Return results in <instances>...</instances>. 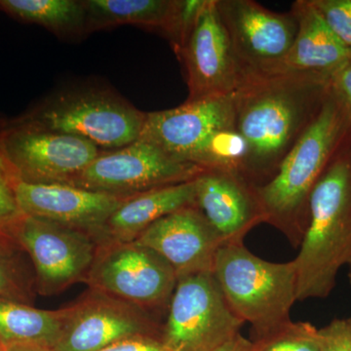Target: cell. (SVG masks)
Returning a JSON list of instances; mask_svg holds the SVG:
<instances>
[{"mask_svg": "<svg viewBox=\"0 0 351 351\" xmlns=\"http://www.w3.org/2000/svg\"><path fill=\"white\" fill-rule=\"evenodd\" d=\"M332 34L351 51V0H311Z\"/></svg>", "mask_w": 351, "mask_h": 351, "instance_id": "4316f807", "label": "cell"}, {"mask_svg": "<svg viewBox=\"0 0 351 351\" xmlns=\"http://www.w3.org/2000/svg\"><path fill=\"white\" fill-rule=\"evenodd\" d=\"M331 89L341 101L351 125V61L332 73Z\"/></svg>", "mask_w": 351, "mask_h": 351, "instance_id": "f546056e", "label": "cell"}, {"mask_svg": "<svg viewBox=\"0 0 351 351\" xmlns=\"http://www.w3.org/2000/svg\"><path fill=\"white\" fill-rule=\"evenodd\" d=\"M0 351H3V346L0 345Z\"/></svg>", "mask_w": 351, "mask_h": 351, "instance_id": "836d02e7", "label": "cell"}, {"mask_svg": "<svg viewBox=\"0 0 351 351\" xmlns=\"http://www.w3.org/2000/svg\"><path fill=\"white\" fill-rule=\"evenodd\" d=\"M4 121L0 120V232L9 233L11 226L23 213L16 197V186L19 180L7 160L1 143Z\"/></svg>", "mask_w": 351, "mask_h": 351, "instance_id": "484cf974", "label": "cell"}, {"mask_svg": "<svg viewBox=\"0 0 351 351\" xmlns=\"http://www.w3.org/2000/svg\"><path fill=\"white\" fill-rule=\"evenodd\" d=\"M350 61H351V57H350Z\"/></svg>", "mask_w": 351, "mask_h": 351, "instance_id": "d590c367", "label": "cell"}, {"mask_svg": "<svg viewBox=\"0 0 351 351\" xmlns=\"http://www.w3.org/2000/svg\"><path fill=\"white\" fill-rule=\"evenodd\" d=\"M350 322H351V317H350Z\"/></svg>", "mask_w": 351, "mask_h": 351, "instance_id": "e575fe53", "label": "cell"}, {"mask_svg": "<svg viewBox=\"0 0 351 351\" xmlns=\"http://www.w3.org/2000/svg\"><path fill=\"white\" fill-rule=\"evenodd\" d=\"M68 309L44 311L13 300L0 299V345H39L54 348Z\"/></svg>", "mask_w": 351, "mask_h": 351, "instance_id": "44dd1931", "label": "cell"}, {"mask_svg": "<svg viewBox=\"0 0 351 351\" xmlns=\"http://www.w3.org/2000/svg\"><path fill=\"white\" fill-rule=\"evenodd\" d=\"M348 277H350V284H351V258L350 260V262H348Z\"/></svg>", "mask_w": 351, "mask_h": 351, "instance_id": "d6a6232c", "label": "cell"}, {"mask_svg": "<svg viewBox=\"0 0 351 351\" xmlns=\"http://www.w3.org/2000/svg\"><path fill=\"white\" fill-rule=\"evenodd\" d=\"M161 339L173 351H215L240 334L213 272L178 278Z\"/></svg>", "mask_w": 351, "mask_h": 351, "instance_id": "8992f818", "label": "cell"}, {"mask_svg": "<svg viewBox=\"0 0 351 351\" xmlns=\"http://www.w3.org/2000/svg\"><path fill=\"white\" fill-rule=\"evenodd\" d=\"M217 8L245 75L276 71L297 36L292 9L277 13L253 0H217Z\"/></svg>", "mask_w": 351, "mask_h": 351, "instance_id": "8fae6325", "label": "cell"}, {"mask_svg": "<svg viewBox=\"0 0 351 351\" xmlns=\"http://www.w3.org/2000/svg\"><path fill=\"white\" fill-rule=\"evenodd\" d=\"M16 197L23 214L92 233L97 239L125 200L73 184L23 182L16 186Z\"/></svg>", "mask_w": 351, "mask_h": 351, "instance_id": "e0dca14e", "label": "cell"}, {"mask_svg": "<svg viewBox=\"0 0 351 351\" xmlns=\"http://www.w3.org/2000/svg\"><path fill=\"white\" fill-rule=\"evenodd\" d=\"M9 234L32 261L36 291L43 295L86 282L100 244L92 233L24 214Z\"/></svg>", "mask_w": 351, "mask_h": 351, "instance_id": "9c48e42d", "label": "cell"}, {"mask_svg": "<svg viewBox=\"0 0 351 351\" xmlns=\"http://www.w3.org/2000/svg\"><path fill=\"white\" fill-rule=\"evenodd\" d=\"M88 34L123 25L161 32L169 38L179 0H83Z\"/></svg>", "mask_w": 351, "mask_h": 351, "instance_id": "ffe728a7", "label": "cell"}, {"mask_svg": "<svg viewBox=\"0 0 351 351\" xmlns=\"http://www.w3.org/2000/svg\"><path fill=\"white\" fill-rule=\"evenodd\" d=\"M0 10L19 22L41 25L61 38L88 34L83 0H0Z\"/></svg>", "mask_w": 351, "mask_h": 351, "instance_id": "7402d4cb", "label": "cell"}, {"mask_svg": "<svg viewBox=\"0 0 351 351\" xmlns=\"http://www.w3.org/2000/svg\"><path fill=\"white\" fill-rule=\"evenodd\" d=\"M291 9L298 20L297 36L274 73L332 75L350 61L351 51L332 34L311 0H298Z\"/></svg>", "mask_w": 351, "mask_h": 351, "instance_id": "ac0fdd59", "label": "cell"}, {"mask_svg": "<svg viewBox=\"0 0 351 351\" xmlns=\"http://www.w3.org/2000/svg\"><path fill=\"white\" fill-rule=\"evenodd\" d=\"M331 75L246 73L232 94L234 124L248 145L243 177L254 186L269 182L319 112Z\"/></svg>", "mask_w": 351, "mask_h": 351, "instance_id": "6da1fadb", "label": "cell"}, {"mask_svg": "<svg viewBox=\"0 0 351 351\" xmlns=\"http://www.w3.org/2000/svg\"><path fill=\"white\" fill-rule=\"evenodd\" d=\"M134 241L167 261L178 278L213 272L223 239L196 206L178 210L147 228Z\"/></svg>", "mask_w": 351, "mask_h": 351, "instance_id": "5bb4252c", "label": "cell"}, {"mask_svg": "<svg viewBox=\"0 0 351 351\" xmlns=\"http://www.w3.org/2000/svg\"><path fill=\"white\" fill-rule=\"evenodd\" d=\"M215 351H256V343L255 341L245 338L240 332Z\"/></svg>", "mask_w": 351, "mask_h": 351, "instance_id": "4dcf8cb0", "label": "cell"}, {"mask_svg": "<svg viewBox=\"0 0 351 351\" xmlns=\"http://www.w3.org/2000/svg\"><path fill=\"white\" fill-rule=\"evenodd\" d=\"M235 126L232 95L186 101L179 107L147 112L141 140L189 161L213 132Z\"/></svg>", "mask_w": 351, "mask_h": 351, "instance_id": "2e32d148", "label": "cell"}, {"mask_svg": "<svg viewBox=\"0 0 351 351\" xmlns=\"http://www.w3.org/2000/svg\"><path fill=\"white\" fill-rule=\"evenodd\" d=\"M3 351H54L52 348L39 345H13L3 346Z\"/></svg>", "mask_w": 351, "mask_h": 351, "instance_id": "1f68e13d", "label": "cell"}, {"mask_svg": "<svg viewBox=\"0 0 351 351\" xmlns=\"http://www.w3.org/2000/svg\"><path fill=\"white\" fill-rule=\"evenodd\" d=\"M54 351H100L132 337H160L149 311L112 295L91 290L66 307Z\"/></svg>", "mask_w": 351, "mask_h": 351, "instance_id": "4fadbf2b", "label": "cell"}, {"mask_svg": "<svg viewBox=\"0 0 351 351\" xmlns=\"http://www.w3.org/2000/svg\"><path fill=\"white\" fill-rule=\"evenodd\" d=\"M350 143V120L330 86L319 112L284 157L276 174L256 186L265 223L282 232L294 248L301 246L306 232L314 186Z\"/></svg>", "mask_w": 351, "mask_h": 351, "instance_id": "7a4b0ae2", "label": "cell"}, {"mask_svg": "<svg viewBox=\"0 0 351 351\" xmlns=\"http://www.w3.org/2000/svg\"><path fill=\"white\" fill-rule=\"evenodd\" d=\"M320 351H351V322L334 319L326 326L318 329Z\"/></svg>", "mask_w": 351, "mask_h": 351, "instance_id": "83f0119b", "label": "cell"}, {"mask_svg": "<svg viewBox=\"0 0 351 351\" xmlns=\"http://www.w3.org/2000/svg\"><path fill=\"white\" fill-rule=\"evenodd\" d=\"M254 341L256 351H320L318 329L309 322L291 321L274 334Z\"/></svg>", "mask_w": 351, "mask_h": 351, "instance_id": "d4e9b609", "label": "cell"}, {"mask_svg": "<svg viewBox=\"0 0 351 351\" xmlns=\"http://www.w3.org/2000/svg\"><path fill=\"white\" fill-rule=\"evenodd\" d=\"M248 145L235 126L226 127L208 136L189 156V162L204 170L239 173L243 176Z\"/></svg>", "mask_w": 351, "mask_h": 351, "instance_id": "603a6c76", "label": "cell"}, {"mask_svg": "<svg viewBox=\"0 0 351 351\" xmlns=\"http://www.w3.org/2000/svg\"><path fill=\"white\" fill-rule=\"evenodd\" d=\"M177 57L186 69V101L230 96L243 82L245 71L219 17L217 0H205Z\"/></svg>", "mask_w": 351, "mask_h": 351, "instance_id": "7c38bea8", "label": "cell"}, {"mask_svg": "<svg viewBox=\"0 0 351 351\" xmlns=\"http://www.w3.org/2000/svg\"><path fill=\"white\" fill-rule=\"evenodd\" d=\"M36 125L85 138L101 151L120 149L137 141L147 112L108 87L62 90L21 115Z\"/></svg>", "mask_w": 351, "mask_h": 351, "instance_id": "5b68a950", "label": "cell"}, {"mask_svg": "<svg viewBox=\"0 0 351 351\" xmlns=\"http://www.w3.org/2000/svg\"><path fill=\"white\" fill-rule=\"evenodd\" d=\"M195 206L228 242H243L247 233L265 223L256 186L239 173L204 170L195 179Z\"/></svg>", "mask_w": 351, "mask_h": 351, "instance_id": "9a60e30c", "label": "cell"}, {"mask_svg": "<svg viewBox=\"0 0 351 351\" xmlns=\"http://www.w3.org/2000/svg\"><path fill=\"white\" fill-rule=\"evenodd\" d=\"M100 351H173L160 337L136 336L117 341Z\"/></svg>", "mask_w": 351, "mask_h": 351, "instance_id": "f1b7e54d", "label": "cell"}, {"mask_svg": "<svg viewBox=\"0 0 351 351\" xmlns=\"http://www.w3.org/2000/svg\"><path fill=\"white\" fill-rule=\"evenodd\" d=\"M351 258V143L332 159L314 186L308 221L294 258L298 302L325 299Z\"/></svg>", "mask_w": 351, "mask_h": 351, "instance_id": "3957f363", "label": "cell"}, {"mask_svg": "<svg viewBox=\"0 0 351 351\" xmlns=\"http://www.w3.org/2000/svg\"><path fill=\"white\" fill-rule=\"evenodd\" d=\"M191 206H195V180L132 196L108 219L99 242L134 241L159 219Z\"/></svg>", "mask_w": 351, "mask_h": 351, "instance_id": "d6986e66", "label": "cell"}, {"mask_svg": "<svg viewBox=\"0 0 351 351\" xmlns=\"http://www.w3.org/2000/svg\"><path fill=\"white\" fill-rule=\"evenodd\" d=\"M4 154L19 182L71 184L101 149L85 138L36 125L22 117L4 121Z\"/></svg>", "mask_w": 351, "mask_h": 351, "instance_id": "ba28073f", "label": "cell"}, {"mask_svg": "<svg viewBox=\"0 0 351 351\" xmlns=\"http://www.w3.org/2000/svg\"><path fill=\"white\" fill-rule=\"evenodd\" d=\"M213 274L228 306L244 323H250L254 341L291 322L298 302L294 260L272 263L257 257L243 242H228L217 254Z\"/></svg>", "mask_w": 351, "mask_h": 351, "instance_id": "277c9868", "label": "cell"}, {"mask_svg": "<svg viewBox=\"0 0 351 351\" xmlns=\"http://www.w3.org/2000/svg\"><path fill=\"white\" fill-rule=\"evenodd\" d=\"M177 282L167 261L136 241L100 242L86 280L91 290L147 311H168Z\"/></svg>", "mask_w": 351, "mask_h": 351, "instance_id": "52a82bcc", "label": "cell"}, {"mask_svg": "<svg viewBox=\"0 0 351 351\" xmlns=\"http://www.w3.org/2000/svg\"><path fill=\"white\" fill-rule=\"evenodd\" d=\"M204 169L138 138L101 151L71 184L127 199L152 189L193 181Z\"/></svg>", "mask_w": 351, "mask_h": 351, "instance_id": "30bf717a", "label": "cell"}, {"mask_svg": "<svg viewBox=\"0 0 351 351\" xmlns=\"http://www.w3.org/2000/svg\"><path fill=\"white\" fill-rule=\"evenodd\" d=\"M25 254L10 234L0 232V299L25 304L31 301L36 283Z\"/></svg>", "mask_w": 351, "mask_h": 351, "instance_id": "cb8c5ba5", "label": "cell"}]
</instances>
